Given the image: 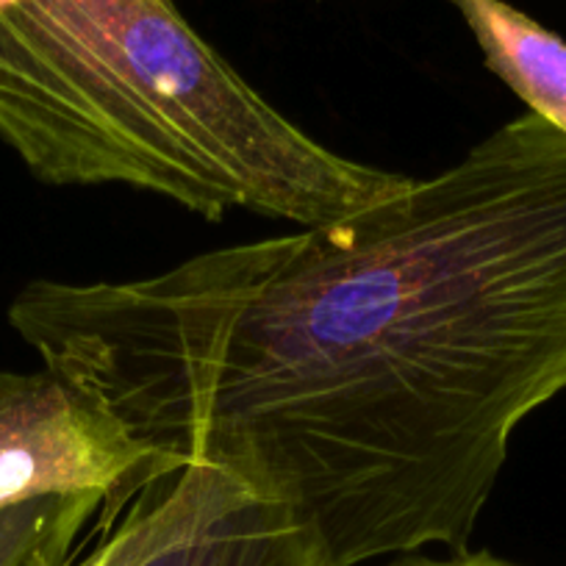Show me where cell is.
I'll use <instances>...</instances> for the list:
<instances>
[{
    "label": "cell",
    "mask_w": 566,
    "mask_h": 566,
    "mask_svg": "<svg viewBox=\"0 0 566 566\" xmlns=\"http://www.w3.org/2000/svg\"><path fill=\"white\" fill-rule=\"evenodd\" d=\"M9 323L139 448L290 511L317 566L464 553L514 431L566 391V134L525 112L339 220L34 281Z\"/></svg>",
    "instance_id": "1"
},
{
    "label": "cell",
    "mask_w": 566,
    "mask_h": 566,
    "mask_svg": "<svg viewBox=\"0 0 566 566\" xmlns=\"http://www.w3.org/2000/svg\"><path fill=\"white\" fill-rule=\"evenodd\" d=\"M0 139L42 184H123L211 222L319 226L411 181L312 139L172 0H0Z\"/></svg>",
    "instance_id": "2"
},
{
    "label": "cell",
    "mask_w": 566,
    "mask_h": 566,
    "mask_svg": "<svg viewBox=\"0 0 566 566\" xmlns=\"http://www.w3.org/2000/svg\"><path fill=\"white\" fill-rule=\"evenodd\" d=\"M170 470L178 467L139 448L51 369H0V509L45 494L103 492L101 533H108L128 500Z\"/></svg>",
    "instance_id": "3"
},
{
    "label": "cell",
    "mask_w": 566,
    "mask_h": 566,
    "mask_svg": "<svg viewBox=\"0 0 566 566\" xmlns=\"http://www.w3.org/2000/svg\"><path fill=\"white\" fill-rule=\"evenodd\" d=\"M134 497L97 566H317L290 511L217 467L184 464Z\"/></svg>",
    "instance_id": "4"
},
{
    "label": "cell",
    "mask_w": 566,
    "mask_h": 566,
    "mask_svg": "<svg viewBox=\"0 0 566 566\" xmlns=\"http://www.w3.org/2000/svg\"><path fill=\"white\" fill-rule=\"evenodd\" d=\"M489 70L566 134V42L505 0H453Z\"/></svg>",
    "instance_id": "5"
},
{
    "label": "cell",
    "mask_w": 566,
    "mask_h": 566,
    "mask_svg": "<svg viewBox=\"0 0 566 566\" xmlns=\"http://www.w3.org/2000/svg\"><path fill=\"white\" fill-rule=\"evenodd\" d=\"M106 494H45L0 509V566H70L75 542Z\"/></svg>",
    "instance_id": "6"
},
{
    "label": "cell",
    "mask_w": 566,
    "mask_h": 566,
    "mask_svg": "<svg viewBox=\"0 0 566 566\" xmlns=\"http://www.w3.org/2000/svg\"><path fill=\"white\" fill-rule=\"evenodd\" d=\"M395 566H516L509 564V560L497 558L492 553H459L455 558L450 560H406V564H395Z\"/></svg>",
    "instance_id": "7"
}]
</instances>
